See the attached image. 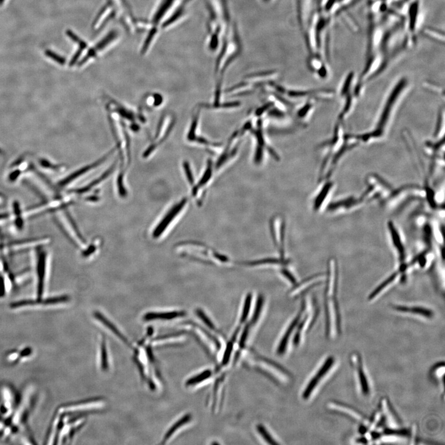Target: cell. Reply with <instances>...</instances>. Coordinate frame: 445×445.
Returning a JSON list of instances; mask_svg holds the SVG:
<instances>
[{"label": "cell", "mask_w": 445, "mask_h": 445, "mask_svg": "<svg viewBox=\"0 0 445 445\" xmlns=\"http://www.w3.org/2000/svg\"><path fill=\"white\" fill-rule=\"evenodd\" d=\"M326 283L325 298L326 333L327 337L334 340L341 333V318L337 298L339 269L334 258H331L328 263Z\"/></svg>", "instance_id": "1"}, {"label": "cell", "mask_w": 445, "mask_h": 445, "mask_svg": "<svg viewBox=\"0 0 445 445\" xmlns=\"http://www.w3.org/2000/svg\"><path fill=\"white\" fill-rule=\"evenodd\" d=\"M407 82L405 79H402L400 82L396 84L395 87L391 90L387 101H385L374 130L359 135L361 143L370 144L384 138L388 128L390 126L391 118L395 114L399 101L403 97L404 92L407 89Z\"/></svg>", "instance_id": "2"}, {"label": "cell", "mask_w": 445, "mask_h": 445, "mask_svg": "<svg viewBox=\"0 0 445 445\" xmlns=\"http://www.w3.org/2000/svg\"><path fill=\"white\" fill-rule=\"evenodd\" d=\"M354 74L350 73L346 77L345 81L340 88V98L341 100V108L338 120L344 121L352 112L356 98V85L354 86Z\"/></svg>", "instance_id": "3"}, {"label": "cell", "mask_w": 445, "mask_h": 445, "mask_svg": "<svg viewBox=\"0 0 445 445\" xmlns=\"http://www.w3.org/2000/svg\"><path fill=\"white\" fill-rule=\"evenodd\" d=\"M367 189L361 197L364 201H371L390 196L392 187L385 179L377 175H371L366 179Z\"/></svg>", "instance_id": "4"}, {"label": "cell", "mask_w": 445, "mask_h": 445, "mask_svg": "<svg viewBox=\"0 0 445 445\" xmlns=\"http://www.w3.org/2000/svg\"><path fill=\"white\" fill-rule=\"evenodd\" d=\"M70 301V297L67 295L50 297L44 299L37 298L35 300H23L12 303L10 305L11 309L13 310H23L28 309H45V308L55 307L59 305L66 304Z\"/></svg>", "instance_id": "5"}, {"label": "cell", "mask_w": 445, "mask_h": 445, "mask_svg": "<svg viewBox=\"0 0 445 445\" xmlns=\"http://www.w3.org/2000/svg\"><path fill=\"white\" fill-rule=\"evenodd\" d=\"M50 254L47 251L40 249L37 256L36 266L37 298H42L46 293L50 272Z\"/></svg>", "instance_id": "6"}, {"label": "cell", "mask_w": 445, "mask_h": 445, "mask_svg": "<svg viewBox=\"0 0 445 445\" xmlns=\"http://www.w3.org/2000/svg\"><path fill=\"white\" fill-rule=\"evenodd\" d=\"M52 243L49 237L29 239L10 243L4 248L5 253L15 254L21 252L42 249Z\"/></svg>", "instance_id": "7"}, {"label": "cell", "mask_w": 445, "mask_h": 445, "mask_svg": "<svg viewBox=\"0 0 445 445\" xmlns=\"http://www.w3.org/2000/svg\"><path fill=\"white\" fill-rule=\"evenodd\" d=\"M350 363L355 372L356 381L361 393L364 396L369 395L371 393V387L361 355L357 352L351 354Z\"/></svg>", "instance_id": "8"}, {"label": "cell", "mask_w": 445, "mask_h": 445, "mask_svg": "<svg viewBox=\"0 0 445 445\" xmlns=\"http://www.w3.org/2000/svg\"><path fill=\"white\" fill-rule=\"evenodd\" d=\"M71 203L70 202H64L62 199H54L26 209L23 212V215L24 219L34 218L45 213L54 212L56 210L66 208Z\"/></svg>", "instance_id": "9"}, {"label": "cell", "mask_w": 445, "mask_h": 445, "mask_svg": "<svg viewBox=\"0 0 445 445\" xmlns=\"http://www.w3.org/2000/svg\"><path fill=\"white\" fill-rule=\"evenodd\" d=\"M335 363V359L333 356H329V357L325 359V362L318 370L317 373L310 380L306 388H305L302 395L303 398L307 399L310 397L311 394L313 393L316 387H317L320 380L323 379L329 371L333 368Z\"/></svg>", "instance_id": "10"}, {"label": "cell", "mask_w": 445, "mask_h": 445, "mask_svg": "<svg viewBox=\"0 0 445 445\" xmlns=\"http://www.w3.org/2000/svg\"><path fill=\"white\" fill-rule=\"evenodd\" d=\"M379 409L384 417L386 426L389 427L388 428L398 429L401 428L400 419L387 398H383L380 401Z\"/></svg>", "instance_id": "11"}, {"label": "cell", "mask_w": 445, "mask_h": 445, "mask_svg": "<svg viewBox=\"0 0 445 445\" xmlns=\"http://www.w3.org/2000/svg\"><path fill=\"white\" fill-rule=\"evenodd\" d=\"M16 394L8 385L0 388V412L5 416H10L16 404Z\"/></svg>", "instance_id": "12"}, {"label": "cell", "mask_w": 445, "mask_h": 445, "mask_svg": "<svg viewBox=\"0 0 445 445\" xmlns=\"http://www.w3.org/2000/svg\"><path fill=\"white\" fill-rule=\"evenodd\" d=\"M388 229L389 230L393 246L398 256L399 264L400 265H403L405 264L404 262L406 259V250L401 235L392 221H388Z\"/></svg>", "instance_id": "13"}, {"label": "cell", "mask_w": 445, "mask_h": 445, "mask_svg": "<svg viewBox=\"0 0 445 445\" xmlns=\"http://www.w3.org/2000/svg\"><path fill=\"white\" fill-rule=\"evenodd\" d=\"M187 201V199H183L171 209V210L164 217V218L160 221V224L158 225L156 229L154 230V233H153V237L155 238H157L162 235V233L167 229L168 225L171 224L173 219L178 215V214L180 212L182 209L186 205Z\"/></svg>", "instance_id": "14"}, {"label": "cell", "mask_w": 445, "mask_h": 445, "mask_svg": "<svg viewBox=\"0 0 445 445\" xmlns=\"http://www.w3.org/2000/svg\"><path fill=\"white\" fill-rule=\"evenodd\" d=\"M393 309L398 312L406 313L407 315L418 316L426 319H430L434 317L435 313L433 311L428 308L419 306V305H394Z\"/></svg>", "instance_id": "15"}, {"label": "cell", "mask_w": 445, "mask_h": 445, "mask_svg": "<svg viewBox=\"0 0 445 445\" xmlns=\"http://www.w3.org/2000/svg\"><path fill=\"white\" fill-rule=\"evenodd\" d=\"M328 406L332 410L347 415L348 417L352 418L353 419L362 423V424L366 425V426L368 424V421L364 415L352 407L339 403V402H331Z\"/></svg>", "instance_id": "16"}, {"label": "cell", "mask_w": 445, "mask_h": 445, "mask_svg": "<svg viewBox=\"0 0 445 445\" xmlns=\"http://www.w3.org/2000/svg\"><path fill=\"white\" fill-rule=\"evenodd\" d=\"M364 200L362 198L355 197H348L343 199L335 201L329 205L328 210L330 211H345L353 210L354 208L359 207L363 204Z\"/></svg>", "instance_id": "17"}, {"label": "cell", "mask_w": 445, "mask_h": 445, "mask_svg": "<svg viewBox=\"0 0 445 445\" xmlns=\"http://www.w3.org/2000/svg\"><path fill=\"white\" fill-rule=\"evenodd\" d=\"M404 272H404L403 269H401V268H399V269L396 271V272H394L389 277L386 279L385 281H383L380 285L377 286V288H375L374 290L370 294L369 296V301H374V300L379 298L380 295L385 293V291H387V289L391 288V286H393L394 284L396 283V281H397L398 279L401 277V275L403 274V273Z\"/></svg>", "instance_id": "18"}, {"label": "cell", "mask_w": 445, "mask_h": 445, "mask_svg": "<svg viewBox=\"0 0 445 445\" xmlns=\"http://www.w3.org/2000/svg\"><path fill=\"white\" fill-rule=\"evenodd\" d=\"M117 36L118 34L116 32H110L108 34V36L104 37V39L100 40L94 47L91 48L80 64L86 62L90 58H95L99 53L104 50V48L108 47L115 39H116Z\"/></svg>", "instance_id": "19"}, {"label": "cell", "mask_w": 445, "mask_h": 445, "mask_svg": "<svg viewBox=\"0 0 445 445\" xmlns=\"http://www.w3.org/2000/svg\"><path fill=\"white\" fill-rule=\"evenodd\" d=\"M302 310L303 307L302 311H300L299 314L297 315L296 317L294 319L293 321H292L290 325H289L288 329H287L285 333L284 334L282 339L281 340L280 344H279L278 346L277 350L278 355H282L285 353L287 345L288 344L289 340L290 339L291 335L293 333L295 328H296V326L298 325L299 321L301 320V312H302Z\"/></svg>", "instance_id": "20"}, {"label": "cell", "mask_w": 445, "mask_h": 445, "mask_svg": "<svg viewBox=\"0 0 445 445\" xmlns=\"http://www.w3.org/2000/svg\"><path fill=\"white\" fill-rule=\"evenodd\" d=\"M186 315L184 311H174L170 312H149L144 315L145 321L155 320H171L179 317H183Z\"/></svg>", "instance_id": "21"}, {"label": "cell", "mask_w": 445, "mask_h": 445, "mask_svg": "<svg viewBox=\"0 0 445 445\" xmlns=\"http://www.w3.org/2000/svg\"><path fill=\"white\" fill-rule=\"evenodd\" d=\"M175 0H163L160 5V7L158 8L157 12L155 13L154 18H153V24H154V28L151 29L149 34V37L154 38L155 34H156V30H155V26H157L162 20L163 16L167 12L168 10L170 9L172 4Z\"/></svg>", "instance_id": "22"}, {"label": "cell", "mask_w": 445, "mask_h": 445, "mask_svg": "<svg viewBox=\"0 0 445 445\" xmlns=\"http://www.w3.org/2000/svg\"><path fill=\"white\" fill-rule=\"evenodd\" d=\"M334 184L332 181H327L325 184L319 192L317 197H315L314 203H313V209L315 211L320 210L321 206L325 202L329 195L333 191Z\"/></svg>", "instance_id": "23"}, {"label": "cell", "mask_w": 445, "mask_h": 445, "mask_svg": "<svg viewBox=\"0 0 445 445\" xmlns=\"http://www.w3.org/2000/svg\"><path fill=\"white\" fill-rule=\"evenodd\" d=\"M93 315H94L95 318L100 321L104 325H105L107 328L110 329L113 333L116 335L117 337H119L123 342H124L125 344H127L129 347H131L130 342L128 341L127 338L125 337L124 335L121 333L119 329H118L110 321L108 320V319L104 317V316L101 314L100 312H95L94 313H93Z\"/></svg>", "instance_id": "24"}, {"label": "cell", "mask_w": 445, "mask_h": 445, "mask_svg": "<svg viewBox=\"0 0 445 445\" xmlns=\"http://www.w3.org/2000/svg\"><path fill=\"white\" fill-rule=\"evenodd\" d=\"M191 415L190 414H187L184 415V417H181L180 419L178 420L175 424H174L172 427H171L170 429L167 431V433L165 434V436L164 438H163V441L162 443H165L166 441L168 440V439H170L171 436H173V434L176 432L177 430L180 428L181 427L187 422H189L190 420H191Z\"/></svg>", "instance_id": "25"}, {"label": "cell", "mask_w": 445, "mask_h": 445, "mask_svg": "<svg viewBox=\"0 0 445 445\" xmlns=\"http://www.w3.org/2000/svg\"><path fill=\"white\" fill-rule=\"evenodd\" d=\"M20 203L15 202L13 203V211H14V216H12L13 219H14L15 224L16 228L19 230L23 229L24 218L23 215V212L21 211Z\"/></svg>", "instance_id": "26"}, {"label": "cell", "mask_w": 445, "mask_h": 445, "mask_svg": "<svg viewBox=\"0 0 445 445\" xmlns=\"http://www.w3.org/2000/svg\"><path fill=\"white\" fill-rule=\"evenodd\" d=\"M211 375H212V372L210 370H206V371L201 372L200 374L187 380L186 385L187 387H190V386L199 384V383L209 379L211 376Z\"/></svg>", "instance_id": "27"}, {"label": "cell", "mask_w": 445, "mask_h": 445, "mask_svg": "<svg viewBox=\"0 0 445 445\" xmlns=\"http://www.w3.org/2000/svg\"><path fill=\"white\" fill-rule=\"evenodd\" d=\"M239 329L236 331L234 335L231 339L227 345L226 349L225 350L224 358L222 359V365L226 366L229 364L231 356H232L233 347H234L235 342L238 336Z\"/></svg>", "instance_id": "28"}, {"label": "cell", "mask_w": 445, "mask_h": 445, "mask_svg": "<svg viewBox=\"0 0 445 445\" xmlns=\"http://www.w3.org/2000/svg\"><path fill=\"white\" fill-rule=\"evenodd\" d=\"M444 374V364L443 363H439L436 364L431 369V375L433 379L436 381L443 382Z\"/></svg>", "instance_id": "29"}, {"label": "cell", "mask_w": 445, "mask_h": 445, "mask_svg": "<svg viewBox=\"0 0 445 445\" xmlns=\"http://www.w3.org/2000/svg\"><path fill=\"white\" fill-rule=\"evenodd\" d=\"M284 264V261L274 258H267L258 260V261H252L251 262L246 263L247 265L249 266H257V265H275Z\"/></svg>", "instance_id": "30"}, {"label": "cell", "mask_w": 445, "mask_h": 445, "mask_svg": "<svg viewBox=\"0 0 445 445\" xmlns=\"http://www.w3.org/2000/svg\"><path fill=\"white\" fill-rule=\"evenodd\" d=\"M31 271L29 269H27L24 270V272H21L19 273L15 277L13 276V284H15V285L18 286H20L21 285H23V284L26 283V281H28L29 279L31 277Z\"/></svg>", "instance_id": "31"}, {"label": "cell", "mask_w": 445, "mask_h": 445, "mask_svg": "<svg viewBox=\"0 0 445 445\" xmlns=\"http://www.w3.org/2000/svg\"><path fill=\"white\" fill-rule=\"evenodd\" d=\"M251 303L252 295L251 294H248V295H247L245 303H244L242 314H241L240 319V321L241 323L245 322L247 318H248L249 312H250Z\"/></svg>", "instance_id": "32"}, {"label": "cell", "mask_w": 445, "mask_h": 445, "mask_svg": "<svg viewBox=\"0 0 445 445\" xmlns=\"http://www.w3.org/2000/svg\"><path fill=\"white\" fill-rule=\"evenodd\" d=\"M101 367L103 371H106L108 367V354H107L105 339L104 337L102 338L101 344Z\"/></svg>", "instance_id": "33"}, {"label": "cell", "mask_w": 445, "mask_h": 445, "mask_svg": "<svg viewBox=\"0 0 445 445\" xmlns=\"http://www.w3.org/2000/svg\"><path fill=\"white\" fill-rule=\"evenodd\" d=\"M257 430L258 431V432L260 435H261L262 437L264 438L268 443L270 444H278V442L276 441L275 439L271 436L270 433L267 431L264 425L261 424L257 425Z\"/></svg>", "instance_id": "34"}, {"label": "cell", "mask_w": 445, "mask_h": 445, "mask_svg": "<svg viewBox=\"0 0 445 445\" xmlns=\"http://www.w3.org/2000/svg\"><path fill=\"white\" fill-rule=\"evenodd\" d=\"M264 297L262 296H260L258 297V299H257L256 309H255L253 317L252 318L251 323L255 324L257 322V321L258 320V319L260 317V315H261L263 304H264Z\"/></svg>", "instance_id": "35"}, {"label": "cell", "mask_w": 445, "mask_h": 445, "mask_svg": "<svg viewBox=\"0 0 445 445\" xmlns=\"http://www.w3.org/2000/svg\"><path fill=\"white\" fill-rule=\"evenodd\" d=\"M195 313H196L197 315L200 318V320H202L209 328L212 329V330H215V325H214L212 321H211L210 319L208 318V316L205 314L202 310L197 309L196 311H195Z\"/></svg>", "instance_id": "36"}, {"label": "cell", "mask_w": 445, "mask_h": 445, "mask_svg": "<svg viewBox=\"0 0 445 445\" xmlns=\"http://www.w3.org/2000/svg\"><path fill=\"white\" fill-rule=\"evenodd\" d=\"M249 332V325H247L245 327V329H244V331L243 332V334L242 335H241V337L240 339V346L241 348H243L244 346H245L246 340L247 339H248Z\"/></svg>", "instance_id": "37"}, {"label": "cell", "mask_w": 445, "mask_h": 445, "mask_svg": "<svg viewBox=\"0 0 445 445\" xmlns=\"http://www.w3.org/2000/svg\"><path fill=\"white\" fill-rule=\"evenodd\" d=\"M281 273L283 275L284 277L288 279V280L290 281L292 284L295 285L296 283V278H294L293 274H292L288 270H282L281 271Z\"/></svg>", "instance_id": "38"}, {"label": "cell", "mask_w": 445, "mask_h": 445, "mask_svg": "<svg viewBox=\"0 0 445 445\" xmlns=\"http://www.w3.org/2000/svg\"><path fill=\"white\" fill-rule=\"evenodd\" d=\"M47 54L48 56H49L50 57L54 59V60L57 61V62L63 64L65 62V60H64L63 58H61V56H59L57 55L54 54L51 52H47Z\"/></svg>", "instance_id": "39"}, {"label": "cell", "mask_w": 445, "mask_h": 445, "mask_svg": "<svg viewBox=\"0 0 445 445\" xmlns=\"http://www.w3.org/2000/svg\"><path fill=\"white\" fill-rule=\"evenodd\" d=\"M95 246H91L90 247V248H88L86 251H85V252H84V253H83V254H82L83 257H86L89 256V255L92 254L93 253V252L95 251Z\"/></svg>", "instance_id": "40"}]
</instances>
